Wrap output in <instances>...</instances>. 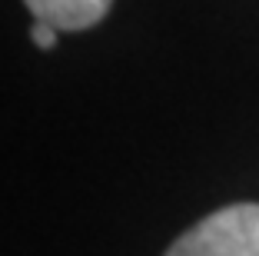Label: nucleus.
Here are the masks:
<instances>
[{
	"instance_id": "nucleus-3",
	"label": "nucleus",
	"mask_w": 259,
	"mask_h": 256,
	"mask_svg": "<svg viewBox=\"0 0 259 256\" xmlns=\"http://www.w3.org/2000/svg\"><path fill=\"white\" fill-rule=\"evenodd\" d=\"M30 37H33V44H37L40 50H54V47H57V30H54V27H47V23H40V20H33Z\"/></svg>"
},
{
	"instance_id": "nucleus-2",
	"label": "nucleus",
	"mask_w": 259,
	"mask_h": 256,
	"mask_svg": "<svg viewBox=\"0 0 259 256\" xmlns=\"http://www.w3.org/2000/svg\"><path fill=\"white\" fill-rule=\"evenodd\" d=\"M27 10L33 20L54 27V30H87L110 14L107 0H30Z\"/></svg>"
},
{
	"instance_id": "nucleus-1",
	"label": "nucleus",
	"mask_w": 259,
	"mask_h": 256,
	"mask_svg": "<svg viewBox=\"0 0 259 256\" xmlns=\"http://www.w3.org/2000/svg\"><path fill=\"white\" fill-rule=\"evenodd\" d=\"M163 256H259V203H233L209 213Z\"/></svg>"
}]
</instances>
